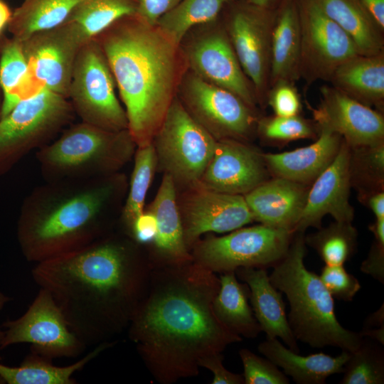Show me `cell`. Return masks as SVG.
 <instances>
[{"label": "cell", "mask_w": 384, "mask_h": 384, "mask_svg": "<svg viewBox=\"0 0 384 384\" xmlns=\"http://www.w3.org/2000/svg\"><path fill=\"white\" fill-rule=\"evenodd\" d=\"M284 257L273 267L270 279L289 301L288 321L295 338L313 348L327 346L356 351L363 339L361 333L343 327L334 310L332 296L319 275L304 265L306 242L296 232Z\"/></svg>", "instance_id": "obj_5"}, {"label": "cell", "mask_w": 384, "mask_h": 384, "mask_svg": "<svg viewBox=\"0 0 384 384\" xmlns=\"http://www.w3.org/2000/svg\"><path fill=\"white\" fill-rule=\"evenodd\" d=\"M177 97L192 118L215 140L243 141L256 128L255 110L232 92L185 72Z\"/></svg>", "instance_id": "obj_12"}, {"label": "cell", "mask_w": 384, "mask_h": 384, "mask_svg": "<svg viewBox=\"0 0 384 384\" xmlns=\"http://www.w3.org/2000/svg\"><path fill=\"white\" fill-rule=\"evenodd\" d=\"M352 149L354 151L351 149V178L356 176L367 183L380 186L384 175L383 142Z\"/></svg>", "instance_id": "obj_39"}, {"label": "cell", "mask_w": 384, "mask_h": 384, "mask_svg": "<svg viewBox=\"0 0 384 384\" xmlns=\"http://www.w3.org/2000/svg\"><path fill=\"white\" fill-rule=\"evenodd\" d=\"M294 233L262 224L238 228L225 236L198 240L191 254L196 263L215 273L265 269L284 257Z\"/></svg>", "instance_id": "obj_10"}, {"label": "cell", "mask_w": 384, "mask_h": 384, "mask_svg": "<svg viewBox=\"0 0 384 384\" xmlns=\"http://www.w3.org/2000/svg\"><path fill=\"white\" fill-rule=\"evenodd\" d=\"M322 11L353 41L360 55L384 51L383 29L361 0H316Z\"/></svg>", "instance_id": "obj_28"}, {"label": "cell", "mask_w": 384, "mask_h": 384, "mask_svg": "<svg viewBox=\"0 0 384 384\" xmlns=\"http://www.w3.org/2000/svg\"><path fill=\"white\" fill-rule=\"evenodd\" d=\"M28 70L23 43L13 38L3 47L0 57V86L4 94L1 118L21 101L20 92Z\"/></svg>", "instance_id": "obj_36"}, {"label": "cell", "mask_w": 384, "mask_h": 384, "mask_svg": "<svg viewBox=\"0 0 384 384\" xmlns=\"http://www.w3.org/2000/svg\"><path fill=\"white\" fill-rule=\"evenodd\" d=\"M156 218L157 232L153 245L155 258L151 266L179 264L193 260L186 245L181 214L172 177L164 174L148 209Z\"/></svg>", "instance_id": "obj_22"}, {"label": "cell", "mask_w": 384, "mask_h": 384, "mask_svg": "<svg viewBox=\"0 0 384 384\" xmlns=\"http://www.w3.org/2000/svg\"><path fill=\"white\" fill-rule=\"evenodd\" d=\"M127 180L99 178L49 181L26 197L18 225L25 258L39 262L65 254L112 232V217L124 197Z\"/></svg>", "instance_id": "obj_4"}, {"label": "cell", "mask_w": 384, "mask_h": 384, "mask_svg": "<svg viewBox=\"0 0 384 384\" xmlns=\"http://www.w3.org/2000/svg\"><path fill=\"white\" fill-rule=\"evenodd\" d=\"M128 129L110 132L80 122L36 154L44 181L86 179L117 174L135 153Z\"/></svg>", "instance_id": "obj_6"}, {"label": "cell", "mask_w": 384, "mask_h": 384, "mask_svg": "<svg viewBox=\"0 0 384 384\" xmlns=\"http://www.w3.org/2000/svg\"><path fill=\"white\" fill-rule=\"evenodd\" d=\"M244 368L245 384H288V378L269 359L262 358L247 348L239 351Z\"/></svg>", "instance_id": "obj_40"}, {"label": "cell", "mask_w": 384, "mask_h": 384, "mask_svg": "<svg viewBox=\"0 0 384 384\" xmlns=\"http://www.w3.org/2000/svg\"><path fill=\"white\" fill-rule=\"evenodd\" d=\"M300 49L298 0H284L275 10L272 30L270 87L300 78Z\"/></svg>", "instance_id": "obj_25"}, {"label": "cell", "mask_w": 384, "mask_h": 384, "mask_svg": "<svg viewBox=\"0 0 384 384\" xmlns=\"http://www.w3.org/2000/svg\"><path fill=\"white\" fill-rule=\"evenodd\" d=\"M301 49L299 74L306 83L329 81L343 63L358 54L351 38L316 0H298Z\"/></svg>", "instance_id": "obj_16"}, {"label": "cell", "mask_w": 384, "mask_h": 384, "mask_svg": "<svg viewBox=\"0 0 384 384\" xmlns=\"http://www.w3.org/2000/svg\"><path fill=\"white\" fill-rule=\"evenodd\" d=\"M219 287L216 274L193 260L151 267L127 330L157 383L197 376L202 359L242 341L214 313Z\"/></svg>", "instance_id": "obj_1"}, {"label": "cell", "mask_w": 384, "mask_h": 384, "mask_svg": "<svg viewBox=\"0 0 384 384\" xmlns=\"http://www.w3.org/2000/svg\"><path fill=\"white\" fill-rule=\"evenodd\" d=\"M80 0H23L9 23L14 38L24 41L32 35L63 24Z\"/></svg>", "instance_id": "obj_31"}, {"label": "cell", "mask_w": 384, "mask_h": 384, "mask_svg": "<svg viewBox=\"0 0 384 384\" xmlns=\"http://www.w3.org/2000/svg\"><path fill=\"white\" fill-rule=\"evenodd\" d=\"M308 191L306 184L276 176L263 181L244 198L254 220L295 233Z\"/></svg>", "instance_id": "obj_21"}, {"label": "cell", "mask_w": 384, "mask_h": 384, "mask_svg": "<svg viewBox=\"0 0 384 384\" xmlns=\"http://www.w3.org/2000/svg\"><path fill=\"white\" fill-rule=\"evenodd\" d=\"M266 103L272 109L274 115L292 117L299 114L302 103L294 82L279 81L270 86Z\"/></svg>", "instance_id": "obj_42"}, {"label": "cell", "mask_w": 384, "mask_h": 384, "mask_svg": "<svg viewBox=\"0 0 384 384\" xmlns=\"http://www.w3.org/2000/svg\"><path fill=\"white\" fill-rule=\"evenodd\" d=\"M358 233L351 223L338 222L304 238L326 265H343L354 254Z\"/></svg>", "instance_id": "obj_35"}, {"label": "cell", "mask_w": 384, "mask_h": 384, "mask_svg": "<svg viewBox=\"0 0 384 384\" xmlns=\"http://www.w3.org/2000/svg\"><path fill=\"white\" fill-rule=\"evenodd\" d=\"M235 272L249 287L254 315L267 338H279L290 350L299 353L297 339L289 324L282 292L273 286L266 269L239 267Z\"/></svg>", "instance_id": "obj_23"}, {"label": "cell", "mask_w": 384, "mask_h": 384, "mask_svg": "<svg viewBox=\"0 0 384 384\" xmlns=\"http://www.w3.org/2000/svg\"><path fill=\"white\" fill-rule=\"evenodd\" d=\"M360 333L363 336H368L382 345L384 343V326L373 329H363Z\"/></svg>", "instance_id": "obj_51"}, {"label": "cell", "mask_w": 384, "mask_h": 384, "mask_svg": "<svg viewBox=\"0 0 384 384\" xmlns=\"http://www.w3.org/2000/svg\"><path fill=\"white\" fill-rule=\"evenodd\" d=\"M234 0H181L162 16L156 26L179 46L192 28L218 18L225 7Z\"/></svg>", "instance_id": "obj_33"}, {"label": "cell", "mask_w": 384, "mask_h": 384, "mask_svg": "<svg viewBox=\"0 0 384 384\" xmlns=\"http://www.w3.org/2000/svg\"><path fill=\"white\" fill-rule=\"evenodd\" d=\"M320 93L319 106L311 108L319 129L339 134L351 148L383 142L384 118L380 112L331 85L321 86Z\"/></svg>", "instance_id": "obj_18"}, {"label": "cell", "mask_w": 384, "mask_h": 384, "mask_svg": "<svg viewBox=\"0 0 384 384\" xmlns=\"http://www.w3.org/2000/svg\"><path fill=\"white\" fill-rule=\"evenodd\" d=\"M115 81L98 42L92 38L80 48L75 59L68 97L81 122L110 131L128 129Z\"/></svg>", "instance_id": "obj_7"}, {"label": "cell", "mask_w": 384, "mask_h": 384, "mask_svg": "<svg viewBox=\"0 0 384 384\" xmlns=\"http://www.w3.org/2000/svg\"><path fill=\"white\" fill-rule=\"evenodd\" d=\"M256 129L265 140L287 142L316 137L314 125L298 115L264 117L257 120Z\"/></svg>", "instance_id": "obj_38"}, {"label": "cell", "mask_w": 384, "mask_h": 384, "mask_svg": "<svg viewBox=\"0 0 384 384\" xmlns=\"http://www.w3.org/2000/svg\"><path fill=\"white\" fill-rule=\"evenodd\" d=\"M342 384L384 383V351L377 343L364 340L350 353L343 371Z\"/></svg>", "instance_id": "obj_37"}, {"label": "cell", "mask_w": 384, "mask_h": 384, "mask_svg": "<svg viewBox=\"0 0 384 384\" xmlns=\"http://www.w3.org/2000/svg\"><path fill=\"white\" fill-rule=\"evenodd\" d=\"M157 232L156 218L150 210L144 211L139 215L129 229L125 232L136 242L149 245L153 242Z\"/></svg>", "instance_id": "obj_43"}, {"label": "cell", "mask_w": 384, "mask_h": 384, "mask_svg": "<svg viewBox=\"0 0 384 384\" xmlns=\"http://www.w3.org/2000/svg\"><path fill=\"white\" fill-rule=\"evenodd\" d=\"M219 279L220 287L213 302L215 316L228 330L240 337H257L262 329L248 304V286L238 282L235 271L222 273Z\"/></svg>", "instance_id": "obj_30"}, {"label": "cell", "mask_w": 384, "mask_h": 384, "mask_svg": "<svg viewBox=\"0 0 384 384\" xmlns=\"http://www.w3.org/2000/svg\"><path fill=\"white\" fill-rule=\"evenodd\" d=\"M216 142L192 118L176 96L152 144L157 166L172 177L175 185L188 188L199 181Z\"/></svg>", "instance_id": "obj_9"}, {"label": "cell", "mask_w": 384, "mask_h": 384, "mask_svg": "<svg viewBox=\"0 0 384 384\" xmlns=\"http://www.w3.org/2000/svg\"><path fill=\"white\" fill-rule=\"evenodd\" d=\"M140 245L112 232L78 250L37 262L33 279L48 291L87 346L127 330L149 280Z\"/></svg>", "instance_id": "obj_2"}, {"label": "cell", "mask_w": 384, "mask_h": 384, "mask_svg": "<svg viewBox=\"0 0 384 384\" xmlns=\"http://www.w3.org/2000/svg\"><path fill=\"white\" fill-rule=\"evenodd\" d=\"M383 304L375 312L373 313L367 318L364 329H368L373 326H384V311Z\"/></svg>", "instance_id": "obj_49"}, {"label": "cell", "mask_w": 384, "mask_h": 384, "mask_svg": "<svg viewBox=\"0 0 384 384\" xmlns=\"http://www.w3.org/2000/svg\"><path fill=\"white\" fill-rule=\"evenodd\" d=\"M329 82L366 105L380 107L384 100V51L352 57L335 70Z\"/></svg>", "instance_id": "obj_27"}, {"label": "cell", "mask_w": 384, "mask_h": 384, "mask_svg": "<svg viewBox=\"0 0 384 384\" xmlns=\"http://www.w3.org/2000/svg\"><path fill=\"white\" fill-rule=\"evenodd\" d=\"M314 143L289 151L262 154L266 166L277 177L306 184L314 181L332 162L342 137L327 129H319Z\"/></svg>", "instance_id": "obj_24"}, {"label": "cell", "mask_w": 384, "mask_h": 384, "mask_svg": "<svg viewBox=\"0 0 384 384\" xmlns=\"http://www.w3.org/2000/svg\"><path fill=\"white\" fill-rule=\"evenodd\" d=\"M258 351L299 384H324L330 375L343 373L351 353L342 351L336 357L321 352L303 356L284 346L277 338H267Z\"/></svg>", "instance_id": "obj_26"}, {"label": "cell", "mask_w": 384, "mask_h": 384, "mask_svg": "<svg viewBox=\"0 0 384 384\" xmlns=\"http://www.w3.org/2000/svg\"><path fill=\"white\" fill-rule=\"evenodd\" d=\"M367 203L376 218H384V193L381 190L373 192L367 199Z\"/></svg>", "instance_id": "obj_48"}, {"label": "cell", "mask_w": 384, "mask_h": 384, "mask_svg": "<svg viewBox=\"0 0 384 384\" xmlns=\"http://www.w3.org/2000/svg\"><path fill=\"white\" fill-rule=\"evenodd\" d=\"M181 0H138L137 14L144 21L156 25L157 21L177 6Z\"/></svg>", "instance_id": "obj_45"}, {"label": "cell", "mask_w": 384, "mask_h": 384, "mask_svg": "<svg viewBox=\"0 0 384 384\" xmlns=\"http://www.w3.org/2000/svg\"><path fill=\"white\" fill-rule=\"evenodd\" d=\"M114 343L102 342L81 359L66 366H56L51 359L31 352L19 366L0 363V380L9 384H75L73 375Z\"/></svg>", "instance_id": "obj_29"}, {"label": "cell", "mask_w": 384, "mask_h": 384, "mask_svg": "<svg viewBox=\"0 0 384 384\" xmlns=\"http://www.w3.org/2000/svg\"><path fill=\"white\" fill-rule=\"evenodd\" d=\"M252 5L269 9L276 10L284 0H242Z\"/></svg>", "instance_id": "obj_50"}, {"label": "cell", "mask_w": 384, "mask_h": 384, "mask_svg": "<svg viewBox=\"0 0 384 384\" xmlns=\"http://www.w3.org/2000/svg\"><path fill=\"white\" fill-rule=\"evenodd\" d=\"M188 250L206 233H226L252 220L244 196L218 192L196 183L188 188L178 206Z\"/></svg>", "instance_id": "obj_17"}, {"label": "cell", "mask_w": 384, "mask_h": 384, "mask_svg": "<svg viewBox=\"0 0 384 384\" xmlns=\"http://www.w3.org/2000/svg\"><path fill=\"white\" fill-rule=\"evenodd\" d=\"M361 1L376 23L384 29V0H361Z\"/></svg>", "instance_id": "obj_47"}, {"label": "cell", "mask_w": 384, "mask_h": 384, "mask_svg": "<svg viewBox=\"0 0 384 384\" xmlns=\"http://www.w3.org/2000/svg\"><path fill=\"white\" fill-rule=\"evenodd\" d=\"M137 9L138 0H80L65 22L87 42L117 19L137 14Z\"/></svg>", "instance_id": "obj_32"}, {"label": "cell", "mask_w": 384, "mask_h": 384, "mask_svg": "<svg viewBox=\"0 0 384 384\" xmlns=\"http://www.w3.org/2000/svg\"><path fill=\"white\" fill-rule=\"evenodd\" d=\"M262 154L237 139L217 140L214 153L199 181L213 191L244 196L266 177Z\"/></svg>", "instance_id": "obj_19"}, {"label": "cell", "mask_w": 384, "mask_h": 384, "mask_svg": "<svg viewBox=\"0 0 384 384\" xmlns=\"http://www.w3.org/2000/svg\"><path fill=\"white\" fill-rule=\"evenodd\" d=\"M156 166L152 143L137 147L129 191L120 213V220L126 232L144 210L145 198Z\"/></svg>", "instance_id": "obj_34"}, {"label": "cell", "mask_w": 384, "mask_h": 384, "mask_svg": "<svg viewBox=\"0 0 384 384\" xmlns=\"http://www.w3.org/2000/svg\"><path fill=\"white\" fill-rule=\"evenodd\" d=\"M28 64L21 90L23 100L41 89L68 97L76 57L85 43L70 23L32 35L22 42Z\"/></svg>", "instance_id": "obj_14"}, {"label": "cell", "mask_w": 384, "mask_h": 384, "mask_svg": "<svg viewBox=\"0 0 384 384\" xmlns=\"http://www.w3.org/2000/svg\"><path fill=\"white\" fill-rule=\"evenodd\" d=\"M179 47L188 70L256 108L258 101L253 85L240 65L220 16L190 29Z\"/></svg>", "instance_id": "obj_11"}, {"label": "cell", "mask_w": 384, "mask_h": 384, "mask_svg": "<svg viewBox=\"0 0 384 384\" xmlns=\"http://www.w3.org/2000/svg\"><path fill=\"white\" fill-rule=\"evenodd\" d=\"M223 358L222 353H213L202 359L199 366L213 373L212 384H243V375L227 370L223 364Z\"/></svg>", "instance_id": "obj_44"}, {"label": "cell", "mask_w": 384, "mask_h": 384, "mask_svg": "<svg viewBox=\"0 0 384 384\" xmlns=\"http://www.w3.org/2000/svg\"><path fill=\"white\" fill-rule=\"evenodd\" d=\"M93 38L107 60L137 147L152 143L187 70L179 46L137 14Z\"/></svg>", "instance_id": "obj_3"}, {"label": "cell", "mask_w": 384, "mask_h": 384, "mask_svg": "<svg viewBox=\"0 0 384 384\" xmlns=\"http://www.w3.org/2000/svg\"><path fill=\"white\" fill-rule=\"evenodd\" d=\"M1 327L4 336L0 350L27 343L31 352L52 360L77 357L87 347L71 330L50 293L42 288L21 316L7 320Z\"/></svg>", "instance_id": "obj_15"}, {"label": "cell", "mask_w": 384, "mask_h": 384, "mask_svg": "<svg viewBox=\"0 0 384 384\" xmlns=\"http://www.w3.org/2000/svg\"><path fill=\"white\" fill-rule=\"evenodd\" d=\"M70 101L47 89L19 101L0 119V161H11L41 149L72 124Z\"/></svg>", "instance_id": "obj_8"}, {"label": "cell", "mask_w": 384, "mask_h": 384, "mask_svg": "<svg viewBox=\"0 0 384 384\" xmlns=\"http://www.w3.org/2000/svg\"><path fill=\"white\" fill-rule=\"evenodd\" d=\"M11 300V298L0 292V311L3 309L5 304ZM4 336V331L0 329V346Z\"/></svg>", "instance_id": "obj_53"}, {"label": "cell", "mask_w": 384, "mask_h": 384, "mask_svg": "<svg viewBox=\"0 0 384 384\" xmlns=\"http://www.w3.org/2000/svg\"><path fill=\"white\" fill-rule=\"evenodd\" d=\"M275 10L234 0L220 19L240 65L253 85L258 105L266 103L270 89L271 38Z\"/></svg>", "instance_id": "obj_13"}, {"label": "cell", "mask_w": 384, "mask_h": 384, "mask_svg": "<svg viewBox=\"0 0 384 384\" xmlns=\"http://www.w3.org/2000/svg\"><path fill=\"white\" fill-rule=\"evenodd\" d=\"M319 277L332 297L338 300L351 302L361 289L358 279L348 273L343 265H326Z\"/></svg>", "instance_id": "obj_41"}, {"label": "cell", "mask_w": 384, "mask_h": 384, "mask_svg": "<svg viewBox=\"0 0 384 384\" xmlns=\"http://www.w3.org/2000/svg\"><path fill=\"white\" fill-rule=\"evenodd\" d=\"M351 183V147L343 139L334 159L309 189L296 232L319 227L326 215L338 222L351 223L354 213L349 202Z\"/></svg>", "instance_id": "obj_20"}, {"label": "cell", "mask_w": 384, "mask_h": 384, "mask_svg": "<svg viewBox=\"0 0 384 384\" xmlns=\"http://www.w3.org/2000/svg\"><path fill=\"white\" fill-rule=\"evenodd\" d=\"M11 15L9 6L3 1L0 0V33L9 24Z\"/></svg>", "instance_id": "obj_52"}, {"label": "cell", "mask_w": 384, "mask_h": 384, "mask_svg": "<svg viewBox=\"0 0 384 384\" xmlns=\"http://www.w3.org/2000/svg\"><path fill=\"white\" fill-rule=\"evenodd\" d=\"M361 270L384 283V240L375 238L367 258L361 264Z\"/></svg>", "instance_id": "obj_46"}]
</instances>
